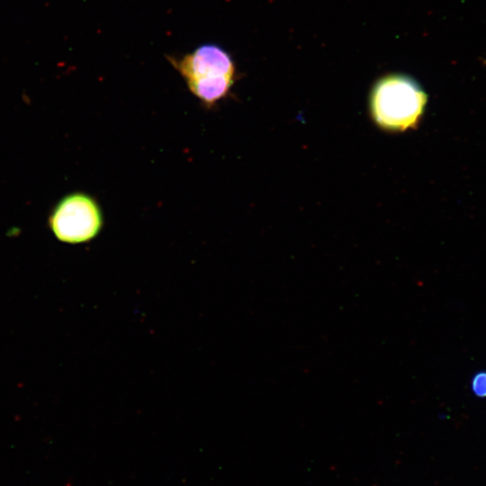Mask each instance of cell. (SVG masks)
<instances>
[{
    "instance_id": "1",
    "label": "cell",
    "mask_w": 486,
    "mask_h": 486,
    "mask_svg": "<svg viewBox=\"0 0 486 486\" xmlns=\"http://www.w3.org/2000/svg\"><path fill=\"white\" fill-rule=\"evenodd\" d=\"M427 104V94L412 78L391 74L374 86L369 107L374 122L382 130L404 131L419 122Z\"/></svg>"
},
{
    "instance_id": "2",
    "label": "cell",
    "mask_w": 486,
    "mask_h": 486,
    "mask_svg": "<svg viewBox=\"0 0 486 486\" xmlns=\"http://www.w3.org/2000/svg\"><path fill=\"white\" fill-rule=\"evenodd\" d=\"M48 223L53 235L69 244L88 242L104 226L98 202L90 194L75 192L63 196L52 208Z\"/></svg>"
},
{
    "instance_id": "3",
    "label": "cell",
    "mask_w": 486,
    "mask_h": 486,
    "mask_svg": "<svg viewBox=\"0 0 486 486\" xmlns=\"http://www.w3.org/2000/svg\"><path fill=\"white\" fill-rule=\"evenodd\" d=\"M171 64L186 81L216 76H236V66L230 54L216 44L207 43L180 59L170 58Z\"/></svg>"
},
{
    "instance_id": "4",
    "label": "cell",
    "mask_w": 486,
    "mask_h": 486,
    "mask_svg": "<svg viewBox=\"0 0 486 486\" xmlns=\"http://www.w3.org/2000/svg\"><path fill=\"white\" fill-rule=\"evenodd\" d=\"M236 76H216L186 81L190 92L208 109L214 107L231 92Z\"/></svg>"
},
{
    "instance_id": "5",
    "label": "cell",
    "mask_w": 486,
    "mask_h": 486,
    "mask_svg": "<svg viewBox=\"0 0 486 486\" xmlns=\"http://www.w3.org/2000/svg\"><path fill=\"white\" fill-rule=\"evenodd\" d=\"M471 390L476 397H486V371L474 374L471 381Z\"/></svg>"
}]
</instances>
